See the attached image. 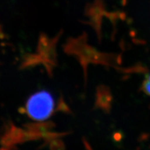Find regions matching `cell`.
Instances as JSON below:
<instances>
[{"label":"cell","mask_w":150,"mask_h":150,"mask_svg":"<svg viewBox=\"0 0 150 150\" xmlns=\"http://www.w3.org/2000/svg\"><path fill=\"white\" fill-rule=\"evenodd\" d=\"M55 103L50 93L42 90L32 95L26 103L25 111L30 118L36 121L48 119L54 110Z\"/></svg>","instance_id":"1"},{"label":"cell","mask_w":150,"mask_h":150,"mask_svg":"<svg viewBox=\"0 0 150 150\" xmlns=\"http://www.w3.org/2000/svg\"><path fill=\"white\" fill-rule=\"evenodd\" d=\"M142 89L147 95L150 96V73L145 76L142 84Z\"/></svg>","instance_id":"2"}]
</instances>
